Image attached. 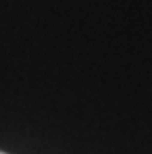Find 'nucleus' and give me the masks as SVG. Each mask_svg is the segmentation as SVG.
Segmentation results:
<instances>
[{"label": "nucleus", "mask_w": 152, "mask_h": 154, "mask_svg": "<svg viewBox=\"0 0 152 154\" xmlns=\"http://www.w3.org/2000/svg\"><path fill=\"white\" fill-rule=\"evenodd\" d=\"M0 154H6V152H0Z\"/></svg>", "instance_id": "obj_1"}]
</instances>
